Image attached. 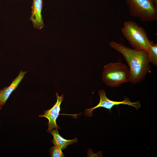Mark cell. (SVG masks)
I'll return each mask as SVG.
<instances>
[{"mask_svg":"<svg viewBox=\"0 0 157 157\" xmlns=\"http://www.w3.org/2000/svg\"><path fill=\"white\" fill-rule=\"evenodd\" d=\"M109 46L124 57L131 73L129 82L136 84L142 81L151 72L147 58V51L137 50L125 46L121 43L111 41Z\"/></svg>","mask_w":157,"mask_h":157,"instance_id":"obj_1","label":"cell"},{"mask_svg":"<svg viewBox=\"0 0 157 157\" xmlns=\"http://www.w3.org/2000/svg\"><path fill=\"white\" fill-rule=\"evenodd\" d=\"M121 31L133 49L148 51L151 41L142 26L133 21H125Z\"/></svg>","mask_w":157,"mask_h":157,"instance_id":"obj_2","label":"cell"},{"mask_svg":"<svg viewBox=\"0 0 157 157\" xmlns=\"http://www.w3.org/2000/svg\"><path fill=\"white\" fill-rule=\"evenodd\" d=\"M131 73L129 68L120 62L109 63L104 66L102 79L107 85L117 87L129 82Z\"/></svg>","mask_w":157,"mask_h":157,"instance_id":"obj_3","label":"cell"},{"mask_svg":"<svg viewBox=\"0 0 157 157\" xmlns=\"http://www.w3.org/2000/svg\"><path fill=\"white\" fill-rule=\"evenodd\" d=\"M131 16L143 22L157 21V6L154 0H124Z\"/></svg>","mask_w":157,"mask_h":157,"instance_id":"obj_4","label":"cell"},{"mask_svg":"<svg viewBox=\"0 0 157 157\" xmlns=\"http://www.w3.org/2000/svg\"><path fill=\"white\" fill-rule=\"evenodd\" d=\"M98 94L100 97V101L99 104L96 106L90 109H86L85 115L86 116H91L93 115V110L98 108L103 107L109 110V112H111V108L115 105L121 104L133 106L137 110L140 107L141 105L139 101L136 102H131L128 98L125 97L124 100L122 101H115L109 99L106 95V92L103 89L98 91Z\"/></svg>","mask_w":157,"mask_h":157,"instance_id":"obj_5","label":"cell"},{"mask_svg":"<svg viewBox=\"0 0 157 157\" xmlns=\"http://www.w3.org/2000/svg\"><path fill=\"white\" fill-rule=\"evenodd\" d=\"M56 94L57 101L53 106L50 109L44 111L43 114L39 115L40 117H46L48 119V128L47 130L48 132H50L54 129L57 130L60 129L56 124V119L59 114L61 104L64 98L63 94L59 96L57 92Z\"/></svg>","mask_w":157,"mask_h":157,"instance_id":"obj_6","label":"cell"},{"mask_svg":"<svg viewBox=\"0 0 157 157\" xmlns=\"http://www.w3.org/2000/svg\"><path fill=\"white\" fill-rule=\"evenodd\" d=\"M42 6V0H33L30 20L34 27L39 30H41L44 26L41 14Z\"/></svg>","mask_w":157,"mask_h":157,"instance_id":"obj_7","label":"cell"},{"mask_svg":"<svg viewBox=\"0 0 157 157\" xmlns=\"http://www.w3.org/2000/svg\"><path fill=\"white\" fill-rule=\"evenodd\" d=\"M26 73V71L24 72L21 70L9 86L0 90V102L2 106L5 104L11 94L18 87Z\"/></svg>","mask_w":157,"mask_h":157,"instance_id":"obj_8","label":"cell"},{"mask_svg":"<svg viewBox=\"0 0 157 157\" xmlns=\"http://www.w3.org/2000/svg\"><path fill=\"white\" fill-rule=\"evenodd\" d=\"M58 130L53 129L50 132L53 137L51 142L54 146L60 148L63 150L66 148L68 145L73 144L77 142L76 138L70 140L63 138L59 134Z\"/></svg>","mask_w":157,"mask_h":157,"instance_id":"obj_9","label":"cell"},{"mask_svg":"<svg viewBox=\"0 0 157 157\" xmlns=\"http://www.w3.org/2000/svg\"><path fill=\"white\" fill-rule=\"evenodd\" d=\"M147 52L148 61L156 66L157 65V44L154 43L153 41H151Z\"/></svg>","mask_w":157,"mask_h":157,"instance_id":"obj_10","label":"cell"},{"mask_svg":"<svg viewBox=\"0 0 157 157\" xmlns=\"http://www.w3.org/2000/svg\"><path fill=\"white\" fill-rule=\"evenodd\" d=\"M50 156L51 157H63L65 156L62 150L59 147L54 146L49 150Z\"/></svg>","mask_w":157,"mask_h":157,"instance_id":"obj_11","label":"cell"},{"mask_svg":"<svg viewBox=\"0 0 157 157\" xmlns=\"http://www.w3.org/2000/svg\"><path fill=\"white\" fill-rule=\"evenodd\" d=\"M156 5L157 6V0H154Z\"/></svg>","mask_w":157,"mask_h":157,"instance_id":"obj_12","label":"cell"},{"mask_svg":"<svg viewBox=\"0 0 157 157\" xmlns=\"http://www.w3.org/2000/svg\"><path fill=\"white\" fill-rule=\"evenodd\" d=\"M2 106L0 102V110L2 108Z\"/></svg>","mask_w":157,"mask_h":157,"instance_id":"obj_13","label":"cell"}]
</instances>
